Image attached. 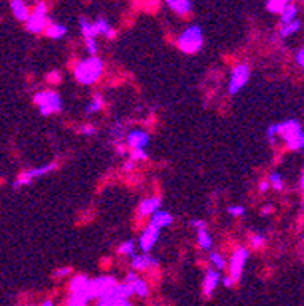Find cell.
I'll use <instances>...</instances> for the list:
<instances>
[{
	"mask_svg": "<svg viewBox=\"0 0 304 306\" xmlns=\"http://www.w3.org/2000/svg\"><path fill=\"white\" fill-rule=\"evenodd\" d=\"M294 20H297V8L294 5H290L283 11V14H281V21H283V26L292 23Z\"/></svg>",
	"mask_w": 304,
	"mask_h": 306,
	"instance_id": "4316f807",
	"label": "cell"
},
{
	"mask_svg": "<svg viewBox=\"0 0 304 306\" xmlns=\"http://www.w3.org/2000/svg\"><path fill=\"white\" fill-rule=\"evenodd\" d=\"M70 268L69 267H63V268H60V270H56L55 273H53V276L55 277H65V276H69L70 274Z\"/></svg>",
	"mask_w": 304,
	"mask_h": 306,
	"instance_id": "ab89813d",
	"label": "cell"
},
{
	"mask_svg": "<svg viewBox=\"0 0 304 306\" xmlns=\"http://www.w3.org/2000/svg\"><path fill=\"white\" fill-rule=\"evenodd\" d=\"M48 25H49L48 17L43 16V14H37V13H32L31 17L26 21V28L32 34H40V32H43V29L48 28Z\"/></svg>",
	"mask_w": 304,
	"mask_h": 306,
	"instance_id": "7c38bea8",
	"label": "cell"
},
{
	"mask_svg": "<svg viewBox=\"0 0 304 306\" xmlns=\"http://www.w3.org/2000/svg\"><path fill=\"white\" fill-rule=\"evenodd\" d=\"M132 168H134V162H132V160H129V162H127V163H123V169H125V171H131Z\"/></svg>",
	"mask_w": 304,
	"mask_h": 306,
	"instance_id": "bcb514c9",
	"label": "cell"
},
{
	"mask_svg": "<svg viewBox=\"0 0 304 306\" xmlns=\"http://www.w3.org/2000/svg\"><path fill=\"white\" fill-rule=\"evenodd\" d=\"M159 264V260L155 257H152L148 253H143V255H134L132 260H131V267L132 270H146V268H151L155 267Z\"/></svg>",
	"mask_w": 304,
	"mask_h": 306,
	"instance_id": "5bb4252c",
	"label": "cell"
},
{
	"mask_svg": "<svg viewBox=\"0 0 304 306\" xmlns=\"http://www.w3.org/2000/svg\"><path fill=\"white\" fill-rule=\"evenodd\" d=\"M97 306H132V305L128 302V299L120 296L117 288H114L110 294H107V296H104L102 299H100Z\"/></svg>",
	"mask_w": 304,
	"mask_h": 306,
	"instance_id": "4fadbf2b",
	"label": "cell"
},
{
	"mask_svg": "<svg viewBox=\"0 0 304 306\" xmlns=\"http://www.w3.org/2000/svg\"><path fill=\"white\" fill-rule=\"evenodd\" d=\"M269 212H272V207H271V206H268V207H265V209L262 210V213H263V215H268Z\"/></svg>",
	"mask_w": 304,
	"mask_h": 306,
	"instance_id": "f907efd6",
	"label": "cell"
},
{
	"mask_svg": "<svg viewBox=\"0 0 304 306\" xmlns=\"http://www.w3.org/2000/svg\"><path fill=\"white\" fill-rule=\"evenodd\" d=\"M258 187H260L262 192H266L268 187H269V183H268V181H263V183H260V186H258Z\"/></svg>",
	"mask_w": 304,
	"mask_h": 306,
	"instance_id": "c3c4849f",
	"label": "cell"
},
{
	"mask_svg": "<svg viewBox=\"0 0 304 306\" xmlns=\"http://www.w3.org/2000/svg\"><path fill=\"white\" fill-rule=\"evenodd\" d=\"M174 222V217L169 212H164V210H157L154 215H152V218H151V225H154V227L157 229H166L169 227V225H172Z\"/></svg>",
	"mask_w": 304,
	"mask_h": 306,
	"instance_id": "9a60e30c",
	"label": "cell"
},
{
	"mask_svg": "<svg viewBox=\"0 0 304 306\" xmlns=\"http://www.w3.org/2000/svg\"><path fill=\"white\" fill-rule=\"evenodd\" d=\"M210 259H211L213 265H215L216 268H219V270L225 268V257H224L222 255H219V253H215V252H213V253L210 255Z\"/></svg>",
	"mask_w": 304,
	"mask_h": 306,
	"instance_id": "4dcf8cb0",
	"label": "cell"
},
{
	"mask_svg": "<svg viewBox=\"0 0 304 306\" xmlns=\"http://www.w3.org/2000/svg\"><path fill=\"white\" fill-rule=\"evenodd\" d=\"M88 283H90V279L85 276V274H78L72 279L70 282V291L72 294H78V292H82L87 289L88 287Z\"/></svg>",
	"mask_w": 304,
	"mask_h": 306,
	"instance_id": "d6986e66",
	"label": "cell"
},
{
	"mask_svg": "<svg viewBox=\"0 0 304 306\" xmlns=\"http://www.w3.org/2000/svg\"><path fill=\"white\" fill-rule=\"evenodd\" d=\"M269 180H271V185L274 186L275 190H281L285 187V183H283V180H281L280 174H272L271 177H269Z\"/></svg>",
	"mask_w": 304,
	"mask_h": 306,
	"instance_id": "1f68e13d",
	"label": "cell"
},
{
	"mask_svg": "<svg viewBox=\"0 0 304 306\" xmlns=\"http://www.w3.org/2000/svg\"><path fill=\"white\" fill-rule=\"evenodd\" d=\"M123 131H125V127H123L122 123H116V127H112L111 134H112V136H116V139H117V142H119L120 137L123 136Z\"/></svg>",
	"mask_w": 304,
	"mask_h": 306,
	"instance_id": "8d00e7d4",
	"label": "cell"
},
{
	"mask_svg": "<svg viewBox=\"0 0 304 306\" xmlns=\"http://www.w3.org/2000/svg\"><path fill=\"white\" fill-rule=\"evenodd\" d=\"M202 41H204L202 29L193 25V26H189L181 35L178 37L176 44H178V49L183 51L184 53H196L202 48Z\"/></svg>",
	"mask_w": 304,
	"mask_h": 306,
	"instance_id": "7a4b0ae2",
	"label": "cell"
},
{
	"mask_svg": "<svg viewBox=\"0 0 304 306\" xmlns=\"http://www.w3.org/2000/svg\"><path fill=\"white\" fill-rule=\"evenodd\" d=\"M148 157L144 150H131V160L132 162H139V160H144Z\"/></svg>",
	"mask_w": 304,
	"mask_h": 306,
	"instance_id": "d6a6232c",
	"label": "cell"
},
{
	"mask_svg": "<svg viewBox=\"0 0 304 306\" xmlns=\"http://www.w3.org/2000/svg\"><path fill=\"white\" fill-rule=\"evenodd\" d=\"M275 134H278V123H275V125H271L268 128V137H269V140H274V137H275Z\"/></svg>",
	"mask_w": 304,
	"mask_h": 306,
	"instance_id": "60d3db41",
	"label": "cell"
},
{
	"mask_svg": "<svg viewBox=\"0 0 304 306\" xmlns=\"http://www.w3.org/2000/svg\"><path fill=\"white\" fill-rule=\"evenodd\" d=\"M190 225H192L193 229H196L198 232H199V230H206V229H207L206 221H202V220H192V221H190Z\"/></svg>",
	"mask_w": 304,
	"mask_h": 306,
	"instance_id": "74e56055",
	"label": "cell"
},
{
	"mask_svg": "<svg viewBox=\"0 0 304 306\" xmlns=\"http://www.w3.org/2000/svg\"><path fill=\"white\" fill-rule=\"evenodd\" d=\"M67 32V28L64 25H60V23H49L48 28H46V35L53 38V40H60L65 35Z\"/></svg>",
	"mask_w": 304,
	"mask_h": 306,
	"instance_id": "44dd1931",
	"label": "cell"
},
{
	"mask_svg": "<svg viewBox=\"0 0 304 306\" xmlns=\"http://www.w3.org/2000/svg\"><path fill=\"white\" fill-rule=\"evenodd\" d=\"M104 70V63L97 56H92L85 61H81L75 69V78L81 84H95L102 75Z\"/></svg>",
	"mask_w": 304,
	"mask_h": 306,
	"instance_id": "6da1fadb",
	"label": "cell"
},
{
	"mask_svg": "<svg viewBox=\"0 0 304 306\" xmlns=\"http://www.w3.org/2000/svg\"><path fill=\"white\" fill-rule=\"evenodd\" d=\"M300 21L298 20H294L292 21V23H289V25H285V26H281V29H280V35L281 37H289V35H292V34L294 32H297L298 29H300Z\"/></svg>",
	"mask_w": 304,
	"mask_h": 306,
	"instance_id": "f1b7e54d",
	"label": "cell"
},
{
	"mask_svg": "<svg viewBox=\"0 0 304 306\" xmlns=\"http://www.w3.org/2000/svg\"><path fill=\"white\" fill-rule=\"evenodd\" d=\"M53 169H56V163H49V165H44V166H40V168L28 169V171L21 172V174L17 177L16 183H14V187H21V186H25V185H29L32 180H35V178H38V177L46 175V174L52 172Z\"/></svg>",
	"mask_w": 304,
	"mask_h": 306,
	"instance_id": "8992f818",
	"label": "cell"
},
{
	"mask_svg": "<svg viewBox=\"0 0 304 306\" xmlns=\"http://www.w3.org/2000/svg\"><path fill=\"white\" fill-rule=\"evenodd\" d=\"M116 285H117V280L111 276L97 277V279L90 280L85 292L88 294L90 299H102L104 296H107V294H110L114 289Z\"/></svg>",
	"mask_w": 304,
	"mask_h": 306,
	"instance_id": "277c9868",
	"label": "cell"
},
{
	"mask_svg": "<svg viewBox=\"0 0 304 306\" xmlns=\"http://www.w3.org/2000/svg\"><path fill=\"white\" fill-rule=\"evenodd\" d=\"M221 280H222V283H224V287H227V288H231V287L234 285V282H233V279H231L230 276H225V277H222Z\"/></svg>",
	"mask_w": 304,
	"mask_h": 306,
	"instance_id": "ee69618b",
	"label": "cell"
},
{
	"mask_svg": "<svg viewBox=\"0 0 304 306\" xmlns=\"http://www.w3.org/2000/svg\"><path fill=\"white\" fill-rule=\"evenodd\" d=\"M149 143V134L142 130H132L127 134V146L131 150H144Z\"/></svg>",
	"mask_w": 304,
	"mask_h": 306,
	"instance_id": "9c48e42d",
	"label": "cell"
},
{
	"mask_svg": "<svg viewBox=\"0 0 304 306\" xmlns=\"http://www.w3.org/2000/svg\"><path fill=\"white\" fill-rule=\"evenodd\" d=\"M198 244L202 250H211L213 247V238L208 233V230H199L198 232Z\"/></svg>",
	"mask_w": 304,
	"mask_h": 306,
	"instance_id": "603a6c76",
	"label": "cell"
},
{
	"mask_svg": "<svg viewBox=\"0 0 304 306\" xmlns=\"http://www.w3.org/2000/svg\"><path fill=\"white\" fill-rule=\"evenodd\" d=\"M93 26H95V32H96V35H99V34H104L105 37H108V38H114L116 37V31L112 29L111 26H110V23L105 20V18H97L95 23H93Z\"/></svg>",
	"mask_w": 304,
	"mask_h": 306,
	"instance_id": "ac0fdd59",
	"label": "cell"
},
{
	"mask_svg": "<svg viewBox=\"0 0 304 306\" xmlns=\"http://www.w3.org/2000/svg\"><path fill=\"white\" fill-rule=\"evenodd\" d=\"M301 187L304 190V172H303V177H301Z\"/></svg>",
	"mask_w": 304,
	"mask_h": 306,
	"instance_id": "816d5d0a",
	"label": "cell"
},
{
	"mask_svg": "<svg viewBox=\"0 0 304 306\" xmlns=\"http://www.w3.org/2000/svg\"><path fill=\"white\" fill-rule=\"evenodd\" d=\"M251 244H253V247H256V248H260V247L265 244V238H263L262 235H253V236H251Z\"/></svg>",
	"mask_w": 304,
	"mask_h": 306,
	"instance_id": "d590c367",
	"label": "cell"
},
{
	"mask_svg": "<svg viewBox=\"0 0 304 306\" xmlns=\"http://www.w3.org/2000/svg\"><path fill=\"white\" fill-rule=\"evenodd\" d=\"M85 44H87V49H88L90 55H92V56H96V53H97L96 38H85Z\"/></svg>",
	"mask_w": 304,
	"mask_h": 306,
	"instance_id": "836d02e7",
	"label": "cell"
},
{
	"mask_svg": "<svg viewBox=\"0 0 304 306\" xmlns=\"http://www.w3.org/2000/svg\"><path fill=\"white\" fill-rule=\"evenodd\" d=\"M250 79V67L246 64H239L236 66L233 69L231 73V79H230V84H228V92L230 95H236L239 92V90L248 83Z\"/></svg>",
	"mask_w": 304,
	"mask_h": 306,
	"instance_id": "5b68a950",
	"label": "cell"
},
{
	"mask_svg": "<svg viewBox=\"0 0 304 306\" xmlns=\"http://www.w3.org/2000/svg\"><path fill=\"white\" fill-rule=\"evenodd\" d=\"M41 306H55V305H53L52 300H44V302L41 303Z\"/></svg>",
	"mask_w": 304,
	"mask_h": 306,
	"instance_id": "681fc988",
	"label": "cell"
},
{
	"mask_svg": "<svg viewBox=\"0 0 304 306\" xmlns=\"http://www.w3.org/2000/svg\"><path fill=\"white\" fill-rule=\"evenodd\" d=\"M102 107H104V98L100 95H95L93 99L88 102V105L85 108V113H87V115H92V113L99 111Z\"/></svg>",
	"mask_w": 304,
	"mask_h": 306,
	"instance_id": "d4e9b609",
	"label": "cell"
},
{
	"mask_svg": "<svg viewBox=\"0 0 304 306\" xmlns=\"http://www.w3.org/2000/svg\"><path fill=\"white\" fill-rule=\"evenodd\" d=\"M49 79H50V81H53V79H56V81H60V73H58V72H52V73L49 75Z\"/></svg>",
	"mask_w": 304,
	"mask_h": 306,
	"instance_id": "7dc6e473",
	"label": "cell"
},
{
	"mask_svg": "<svg viewBox=\"0 0 304 306\" xmlns=\"http://www.w3.org/2000/svg\"><path fill=\"white\" fill-rule=\"evenodd\" d=\"M33 13L46 16V13H48V6H46V3H44V2H38V3L35 5V8H33Z\"/></svg>",
	"mask_w": 304,
	"mask_h": 306,
	"instance_id": "f35d334b",
	"label": "cell"
},
{
	"mask_svg": "<svg viewBox=\"0 0 304 306\" xmlns=\"http://www.w3.org/2000/svg\"><path fill=\"white\" fill-rule=\"evenodd\" d=\"M219 282H221L219 271H216V270H208L206 277H204V282H202V292H204V296L207 299H210L213 296V292H215V289H216Z\"/></svg>",
	"mask_w": 304,
	"mask_h": 306,
	"instance_id": "8fae6325",
	"label": "cell"
},
{
	"mask_svg": "<svg viewBox=\"0 0 304 306\" xmlns=\"http://www.w3.org/2000/svg\"><path fill=\"white\" fill-rule=\"evenodd\" d=\"M81 133L90 136V134H95L96 133V128L93 125H84V127H81Z\"/></svg>",
	"mask_w": 304,
	"mask_h": 306,
	"instance_id": "b9f144b4",
	"label": "cell"
},
{
	"mask_svg": "<svg viewBox=\"0 0 304 306\" xmlns=\"http://www.w3.org/2000/svg\"><path fill=\"white\" fill-rule=\"evenodd\" d=\"M160 198H148V200H143L140 203V207H139V213L143 215V217H148V215H154L160 207Z\"/></svg>",
	"mask_w": 304,
	"mask_h": 306,
	"instance_id": "2e32d148",
	"label": "cell"
},
{
	"mask_svg": "<svg viewBox=\"0 0 304 306\" xmlns=\"http://www.w3.org/2000/svg\"><path fill=\"white\" fill-rule=\"evenodd\" d=\"M167 6H171L178 14H189L192 11L193 3L189 0H167Z\"/></svg>",
	"mask_w": 304,
	"mask_h": 306,
	"instance_id": "ffe728a7",
	"label": "cell"
},
{
	"mask_svg": "<svg viewBox=\"0 0 304 306\" xmlns=\"http://www.w3.org/2000/svg\"><path fill=\"white\" fill-rule=\"evenodd\" d=\"M297 61H298V64L303 66V69H304V48L298 52V55H297Z\"/></svg>",
	"mask_w": 304,
	"mask_h": 306,
	"instance_id": "f6af8a7d",
	"label": "cell"
},
{
	"mask_svg": "<svg viewBox=\"0 0 304 306\" xmlns=\"http://www.w3.org/2000/svg\"><path fill=\"white\" fill-rule=\"evenodd\" d=\"M88 300H90L88 294L85 291H82V292H78V294H72L67 306H87Z\"/></svg>",
	"mask_w": 304,
	"mask_h": 306,
	"instance_id": "cb8c5ba5",
	"label": "cell"
},
{
	"mask_svg": "<svg viewBox=\"0 0 304 306\" xmlns=\"http://www.w3.org/2000/svg\"><path fill=\"white\" fill-rule=\"evenodd\" d=\"M289 6V2H285V0H272V2H268L266 8L271 11V13H281Z\"/></svg>",
	"mask_w": 304,
	"mask_h": 306,
	"instance_id": "83f0119b",
	"label": "cell"
},
{
	"mask_svg": "<svg viewBox=\"0 0 304 306\" xmlns=\"http://www.w3.org/2000/svg\"><path fill=\"white\" fill-rule=\"evenodd\" d=\"M301 125L297 120H286L283 123H278V134L283 137L286 142L292 140L297 137L298 134H301Z\"/></svg>",
	"mask_w": 304,
	"mask_h": 306,
	"instance_id": "30bf717a",
	"label": "cell"
},
{
	"mask_svg": "<svg viewBox=\"0 0 304 306\" xmlns=\"http://www.w3.org/2000/svg\"><path fill=\"white\" fill-rule=\"evenodd\" d=\"M248 250L243 247L238 248V250L234 252L231 260H230V277L233 279V282L236 283L240 276H242V270H243V265L246 264V260H248Z\"/></svg>",
	"mask_w": 304,
	"mask_h": 306,
	"instance_id": "52a82bcc",
	"label": "cell"
},
{
	"mask_svg": "<svg viewBox=\"0 0 304 306\" xmlns=\"http://www.w3.org/2000/svg\"><path fill=\"white\" fill-rule=\"evenodd\" d=\"M129 285L132 287L134 294H137L139 297H148V294H149V287H148V283H146L143 279L137 277L132 283H129Z\"/></svg>",
	"mask_w": 304,
	"mask_h": 306,
	"instance_id": "7402d4cb",
	"label": "cell"
},
{
	"mask_svg": "<svg viewBox=\"0 0 304 306\" xmlns=\"http://www.w3.org/2000/svg\"><path fill=\"white\" fill-rule=\"evenodd\" d=\"M228 213L231 215V217H242V215L245 213V207L243 206H230L228 207Z\"/></svg>",
	"mask_w": 304,
	"mask_h": 306,
	"instance_id": "e575fe53",
	"label": "cell"
},
{
	"mask_svg": "<svg viewBox=\"0 0 304 306\" xmlns=\"http://www.w3.org/2000/svg\"><path fill=\"white\" fill-rule=\"evenodd\" d=\"M11 8L14 11V16L20 20V21H28V18L31 17V11L26 6L25 2H21V0H13L11 2Z\"/></svg>",
	"mask_w": 304,
	"mask_h": 306,
	"instance_id": "e0dca14e",
	"label": "cell"
},
{
	"mask_svg": "<svg viewBox=\"0 0 304 306\" xmlns=\"http://www.w3.org/2000/svg\"><path fill=\"white\" fill-rule=\"evenodd\" d=\"M33 102L38 105L41 115L50 116L53 113L60 111L63 107V101L58 93L55 92H38L33 96Z\"/></svg>",
	"mask_w": 304,
	"mask_h": 306,
	"instance_id": "3957f363",
	"label": "cell"
},
{
	"mask_svg": "<svg viewBox=\"0 0 304 306\" xmlns=\"http://www.w3.org/2000/svg\"><path fill=\"white\" fill-rule=\"evenodd\" d=\"M119 253L125 256H134V253H136V244H134V241H125L119 247Z\"/></svg>",
	"mask_w": 304,
	"mask_h": 306,
	"instance_id": "f546056e",
	"label": "cell"
},
{
	"mask_svg": "<svg viewBox=\"0 0 304 306\" xmlns=\"http://www.w3.org/2000/svg\"><path fill=\"white\" fill-rule=\"evenodd\" d=\"M160 238V229L154 227V225H148V227L144 229V232L140 235V241H139V245L142 248L143 253H149L154 245L157 244V241H159Z\"/></svg>",
	"mask_w": 304,
	"mask_h": 306,
	"instance_id": "ba28073f",
	"label": "cell"
},
{
	"mask_svg": "<svg viewBox=\"0 0 304 306\" xmlns=\"http://www.w3.org/2000/svg\"><path fill=\"white\" fill-rule=\"evenodd\" d=\"M127 150H128L127 143H116V151H117L120 155H125V154H127Z\"/></svg>",
	"mask_w": 304,
	"mask_h": 306,
	"instance_id": "7bdbcfd3",
	"label": "cell"
},
{
	"mask_svg": "<svg viewBox=\"0 0 304 306\" xmlns=\"http://www.w3.org/2000/svg\"><path fill=\"white\" fill-rule=\"evenodd\" d=\"M80 26H81V32L84 34L85 38H96V32H95V26L92 21H87L84 17L80 18Z\"/></svg>",
	"mask_w": 304,
	"mask_h": 306,
	"instance_id": "484cf974",
	"label": "cell"
}]
</instances>
